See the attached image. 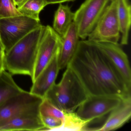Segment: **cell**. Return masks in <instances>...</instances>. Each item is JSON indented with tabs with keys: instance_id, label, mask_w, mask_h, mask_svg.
<instances>
[{
	"instance_id": "cell-1",
	"label": "cell",
	"mask_w": 131,
	"mask_h": 131,
	"mask_svg": "<svg viewBox=\"0 0 131 131\" xmlns=\"http://www.w3.org/2000/svg\"><path fill=\"white\" fill-rule=\"evenodd\" d=\"M67 66L76 74L89 95L131 97V89L106 54L93 42L80 40Z\"/></svg>"
},
{
	"instance_id": "cell-2",
	"label": "cell",
	"mask_w": 131,
	"mask_h": 131,
	"mask_svg": "<svg viewBox=\"0 0 131 131\" xmlns=\"http://www.w3.org/2000/svg\"><path fill=\"white\" fill-rule=\"evenodd\" d=\"M43 27L41 25L34 30L5 52V70L12 75H27L32 79Z\"/></svg>"
},
{
	"instance_id": "cell-3",
	"label": "cell",
	"mask_w": 131,
	"mask_h": 131,
	"mask_svg": "<svg viewBox=\"0 0 131 131\" xmlns=\"http://www.w3.org/2000/svg\"><path fill=\"white\" fill-rule=\"evenodd\" d=\"M89 96L76 74L67 66L61 81L53 85L44 98L59 109L70 112H75Z\"/></svg>"
},
{
	"instance_id": "cell-4",
	"label": "cell",
	"mask_w": 131,
	"mask_h": 131,
	"mask_svg": "<svg viewBox=\"0 0 131 131\" xmlns=\"http://www.w3.org/2000/svg\"><path fill=\"white\" fill-rule=\"evenodd\" d=\"M41 25L40 21L23 15L0 19V39L5 52Z\"/></svg>"
},
{
	"instance_id": "cell-5",
	"label": "cell",
	"mask_w": 131,
	"mask_h": 131,
	"mask_svg": "<svg viewBox=\"0 0 131 131\" xmlns=\"http://www.w3.org/2000/svg\"><path fill=\"white\" fill-rule=\"evenodd\" d=\"M117 7L118 0H111L95 28L88 36V40L95 42L118 44L120 32Z\"/></svg>"
},
{
	"instance_id": "cell-6",
	"label": "cell",
	"mask_w": 131,
	"mask_h": 131,
	"mask_svg": "<svg viewBox=\"0 0 131 131\" xmlns=\"http://www.w3.org/2000/svg\"><path fill=\"white\" fill-rule=\"evenodd\" d=\"M43 99L25 90L10 98L0 106V126L19 116L39 113Z\"/></svg>"
},
{
	"instance_id": "cell-7",
	"label": "cell",
	"mask_w": 131,
	"mask_h": 131,
	"mask_svg": "<svg viewBox=\"0 0 131 131\" xmlns=\"http://www.w3.org/2000/svg\"><path fill=\"white\" fill-rule=\"evenodd\" d=\"M111 0H85L75 12L73 23L80 38L88 37Z\"/></svg>"
},
{
	"instance_id": "cell-8",
	"label": "cell",
	"mask_w": 131,
	"mask_h": 131,
	"mask_svg": "<svg viewBox=\"0 0 131 131\" xmlns=\"http://www.w3.org/2000/svg\"><path fill=\"white\" fill-rule=\"evenodd\" d=\"M61 37L49 26H44L37 51L32 82L47 66L54 56L60 51Z\"/></svg>"
},
{
	"instance_id": "cell-9",
	"label": "cell",
	"mask_w": 131,
	"mask_h": 131,
	"mask_svg": "<svg viewBox=\"0 0 131 131\" xmlns=\"http://www.w3.org/2000/svg\"><path fill=\"white\" fill-rule=\"evenodd\" d=\"M122 100V98L115 96L89 95L76 113L82 119L92 121L110 113Z\"/></svg>"
},
{
	"instance_id": "cell-10",
	"label": "cell",
	"mask_w": 131,
	"mask_h": 131,
	"mask_svg": "<svg viewBox=\"0 0 131 131\" xmlns=\"http://www.w3.org/2000/svg\"><path fill=\"white\" fill-rule=\"evenodd\" d=\"M60 52L54 56L33 82L30 91L31 93L44 99L47 92L55 83L60 70L59 67Z\"/></svg>"
},
{
	"instance_id": "cell-11",
	"label": "cell",
	"mask_w": 131,
	"mask_h": 131,
	"mask_svg": "<svg viewBox=\"0 0 131 131\" xmlns=\"http://www.w3.org/2000/svg\"><path fill=\"white\" fill-rule=\"evenodd\" d=\"M93 42L110 59L122 77L128 87L131 89V71L128 58L118 44Z\"/></svg>"
},
{
	"instance_id": "cell-12",
	"label": "cell",
	"mask_w": 131,
	"mask_h": 131,
	"mask_svg": "<svg viewBox=\"0 0 131 131\" xmlns=\"http://www.w3.org/2000/svg\"><path fill=\"white\" fill-rule=\"evenodd\" d=\"M104 124L91 131H112L119 128L125 124L131 116V97L122 99L121 103L110 113Z\"/></svg>"
},
{
	"instance_id": "cell-13",
	"label": "cell",
	"mask_w": 131,
	"mask_h": 131,
	"mask_svg": "<svg viewBox=\"0 0 131 131\" xmlns=\"http://www.w3.org/2000/svg\"><path fill=\"white\" fill-rule=\"evenodd\" d=\"M46 130L40 113H29L15 117L0 126V131Z\"/></svg>"
},
{
	"instance_id": "cell-14",
	"label": "cell",
	"mask_w": 131,
	"mask_h": 131,
	"mask_svg": "<svg viewBox=\"0 0 131 131\" xmlns=\"http://www.w3.org/2000/svg\"><path fill=\"white\" fill-rule=\"evenodd\" d=\"M79 38L76 27L73 22L65 36L62 38V45L59 56L60 69L67 67L76 51Z\"/></svg>"
},
{
	"instance_id": "cell-15",
	"label": "cell",
	"mask_w": 131,
	"mask_h": 131,
	"mask_svg": "<svg viewBox=\"0 0 131 131\" xmlns=\"http://www.w3.org/2000/svg\"><path fill=\"white\" fill-rule=\"evenodd\" d=\"M117 14L122 35L120 43L126 45L131 24V6L129 0H118Z\"/></svg>"
},
{
	"instance_id": "cell-16",
	"label": "cell",
	"mask_w": 131,
	"mask_h": 131,
	"mask_svg": "<svg viewBox=\"0 0 131 131\" xmlns=\"http://www.w3.org/2000/svg\"><path fill=\"white\" fill-rule=\"evenodd\" d=\"M74 16L75 13L68 5L60 4L54 14L53 28L61 38L65 36L73 22Z\"/></svg>"
},
{
	"instance_id": "cell-17",
	"label": "cell",
	"mask_w": 131,
	"mask_h": 131,
	"mask_svg": "<svg viewBox=\"0 0 131 131\" xmlns=\"http://www.w3.org/2000/svg\"><path fill=\"white\" fill-rule=\"evenodd\" d=\"M24 91L15 82L12 74L4 70L0 74V106L10 98Z\"/></svg>"
},
{
	"instance_id": "cell-18",
	"label": "cell",
	"mask_w": 131,
	"mask_h": 131,
	"mask_svg": "<svg viewBox=\"0 0 131 131\" xmlns=\"http://www.w3.org/2000/svg\"><path fill=\"white\" fill-rule=\"evenodd\" d=\"M64 121L58 131H83L92 122L80 118L74 112H64Z\"/></svg>"
},
{
	"instance_id": "cell-19",
	"label": "cell",
	"mask_w": 131,
	"mask_h": 131,
	"mask_svg": "<svg viewBox=\"0 0 131 131\" xmlns=\"http://www.w3.org/2000/svg\"><path fill=\"white\" fill-rule=\"evenodd\" d=\"M48 5L47 0H26L17 9L23 15L40 21V13Z\"/></svg>"
},
{
	"instance_id": "cell-20",
	"label": "cell",
	"mask_w": 131,
	"mask_h": 131,
	"mask_svg": "<svg viewBox=\"0 0 131 131\" xmlns=\"http://www.w3.org/2000/svg\"><path fill=\"white\" fill-rule=\"evenodd\" d=\"M22 15L12 0H0V19Z\"/></svg>"
},
{
	"instance_id": "cell-21",
	"label": "cell",
	"mask_w": 131,
	"mask_h": 131,
	"mask_svg": "<svg viewBox=\"0 0 131 131\" xmlns=\"http://www.w3.org/2000/svg\"><path fill=\"white\" fill-rule=\"evenodd\" d=\"M46 130L58 131L62 125L63 121L60 119L52 116H40Z\"/></svg>"
},
{
	"instance_id": "cell-22",
	"label": "cell",
	"mask_w": 131,
	"mask_h": 131,
	"mask_svg": "<svg viewBox=\"0 0 131 131\" xmlns=\"http://www.w3.org/2000/svg\"><path fill=\"white\" fill-rule=\"evenodd\" d=\"M5 52L0 53V74L5 69L4 64V56Z\"/></svg>"
},
{
	"instance_id": "cell-23",
	"label": "cell",
	"mask_w": 131,
	"mask_h": 131,
	"mask_svg": "<svg viewBox=\"0 0 131 131\" xmlns=\"http://www.w3.org/2000/svg\"><path fill=\"white\" fill-rule=\"evenodd\" d=\"M75 0H47V3L49 4H61L65 2H71L75 1Z\"/></svg>"
},
{
	"instance_id": "cell-24",
	"label": "cell",
	"mask_w": 131,
	"mask_h": 131,
	"mask_svg": "<svg viewBox=\"0 0 131 131\" xmlns=\"http://www.w3.org/2000/svg\"><path fill=\"white\" fill-rule=\"evenodd\" d=\"M26 0H12L14 6L17 7H19L22 5Z\"/></svg>"
},
{
	"instance_id": "cell-25",
	"label": "cell",
	"mask_w": 131,
	"mask_h": 131,
	"mask_svg": "<svg viewBox=\"0 0 131 131\" xmlns=\"http://www.w3.org/2000/svg\"><path fill=\"white\" fill-rule=\"evenodd\" d=\"M5 52L3 43L1 42V39H0V53Z\"/></svg>"
}]
</instances>
